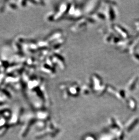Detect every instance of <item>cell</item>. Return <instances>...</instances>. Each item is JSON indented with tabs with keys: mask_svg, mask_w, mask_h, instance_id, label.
Returning a JSON list of instances; mask_svg holds the SVG:
<instances>
[{
	"mask_svg": "<svg viewBox=\"0 0 139 140\" xmlns=\"http://www.w3.org/2000/svg\"><path fill=\"white\" fill-rule=\"evenodd\" d=\"M137 123V120H136V121H135L134 123H133V124H132L131 125V126H130L129 128H128V130H129V131L130 130H131L133 128L134 126H135V125Z\"/></svg>",
	"mask_w": 139,
	"mask_h": 140,
	"instance_id": "6da1fadb",
	"label": "cell"
}]
</instances>
